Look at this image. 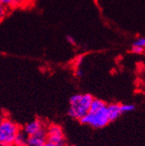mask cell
Masks as SVG:
<instances>
[{
	"mask_svg": "<svg viewBox=\"0 0 145 146\" xmlns=\"http://www.w3.org/2000/svg\"><path fill=\"white\" fill-rule=\"evenodd\" d=\"M20 127L10 119H3L0 125V144L2 146H13L14 138L20 130Z\"/></svg>",
	"mask_w": 145,
	"mask_h": 146,
	"instance_id": "obj_1",
	"label": "cell"
},
{
	"mask_svg": "<svg viewBox=\"0 0 145 146\" xmlns=\"http://www.w3.org/2000/svg\"><path fill=\"white\" fill-rule=\"evenodd\" d=\"M79 121L81 124H87L95 128H101L110 123L106 107L95 112H88L81 119H79Z\"/></svg>",
	"mask_w": 145,
	"mask_h": 146,
	"instance_id": "obj_2",
	"label": "cell"
},
{
	"mask_svg": "<svg viewBox=\"0 0 145 146\" xmlns=\"http://www.w3.org/2000/svg\"><path fill=\"white\" fill-rule=\"evenodd\" d=\"M93 100V96L90 94H81V98L79 100L77 105L75 106H70L68 115L72 119H81L83 117H85L89 111V107Z\"/></svg>",
	"mask_w": 145,
	"mask_h": 146,
	"instance_id": "obj_3",
	"label": "cell"
},
{
	"mask_svg": "<svg viewBox=\"0 0 145 146\" xmlns=\"http://www.w3.org/2000/svg\"><path fill=\"white\" fill-rule=\"evenodd\" d=\"M42 128H44V127H43V124H42L41 120L35 119L30 123H28L24 127L23 131L28 136H31V135H34L36 133H38Z\"/></svg>",
	"mask_w": 145,
	"mask_h": 146,
	"instance_id": "obj_4",
	"label": "cell"
},
{
	"mask_svg": "<svg viewBox=\"0 0 145 146\" xmlns=\"http://www.w3.org/2000/svg\"><path fill=\"white\" fill-rule=\"evenodd\" d=\"M107 109V113L109 117V120L110 122L115 121L116 119H118L120 115L122 114L120 111V105L117 104H111L106 106Z\"/></svg>",
	"mask_w": 145,
	"mask_h": 146,
	"instance_id": "obj_5",
	"label": "cell"
},
{
	"mask_svg": "<svg viewBox=\"0 0 145 146\" xmlns=\"http://www.w3.org/2000/svg\"><path fill=\"white\" fill-rule=\"evenodd\" d=\"M46 137H47V142L55 146H66V140H65V138H64L63 133L49 135H46Z\"/></svg>",
	"mask_w": 145,
	"mask_h": 146,
	"instance_id": "obj_6",
	"label": "cell"
},
{
	"mask_svg": "<svg viewBox=\"0 0 145 146\" xmlns=\"http://www.w3.org/2000/svg\"><path fill=\"white\" fill-rule=\"evenodd\" d=\"M28 135L24 132L23 130H19L18 133L16 134V136L14 138L13 145L15 146H26L27 141H28Z\"/></svg>",
	"mask_w": 145,
	"mask_h": 146,
	"instance_id": "obj_7",
	"label": "cell"
},
{
	"mask_svg": "<svg viewBox=\"0 0 145 146\" xmlns=\"http://www.w3.org/2000/svg\"><path fill=\"white\" fill-rule=\"evenodd\" d=\"M106 106H107V104L104 103L103 100L97 99V98H93V100L92 101V103L90 104L88 112H95V111H99V110L103 109V108H104Z\"/></svg>",
	"mask_w": 145,
	"mask_h": 146,
	"instance_id": "obj_8",
	"label": "cell"
},
{
	"mask_svg": "<svg viewBox=\"0 0 145 146\" xmlns=\"http://www.w3.org/2000/svg\"><path fill=\"white\" fill-rule=\"evenodd\" d=\"M45 143H46V139L35 135L28 136L27 141V144L30 146H44Z\"/></svg>",
	"mask_w": 145,
	"mask_h": 146,
	"instance_id": "obj_9",
	"label": "cell"
},
{
	"mask_svg": "<svg viewBox=\"0 0 145 146\" xmlns=\"http://www.w3.org/2000/svg\"><path fill=\"white\" fill-rule=\"evenodd\" d=\"M14 1V8L16 7H21V8H24L30 5L32 0H13Z\"/></svg>",
	"mask_w": 145,
	"mask_h": 146,
	"instance_id": "obj_10",
	"label": "cell"
},
{
	"mask_svg": "<svg viewBox=\"0 0 145 146\" xmlns=\"http://www.w3.org/2000/svg\"><path fill=\"white\" fill-rule=\"evenodd\" d=\"M134 110H135V105H134V104H122V105H120L121 113L133 111H134Z\"/></svg>",
	"mask_w": 145,
	"mask_h": 146,
	"instance_id": "obj_11",
	"label": "cell"
},
{
	"mask_svg": "<svg viewBox=\"0 0 145 146\" xmlns=\"http://www.w3.org/2000/svg\"><path fill=\"white\" fill-rule=\"evenodd\" d=\"M81 98V94H74L70 98V106H75L77 104V103L79 102Z\"/></svg>",
	"mask_w": 145,
	"mask_h": 146,
	"instance_id": "obj_12",
	"label": "cell"
},
{
	"mask_svg": "<svg viewBox=\"0 0 145 146\" xmlns=\"http://www.w3.org/2000/svg\"><path fill=\"white\" fill-rule=\"evenodd\" d=\"M7 12H8V9L0 3V23H1V21L5 19V17L6 16Z\"/></svg>",
	"mask_w": 145,
	"mask_h": 146,
	"instance_id": "obj_13",
	"label": "cell"
},
{
	"mask_svg": "<svg viewBox=\"0 0 145 146\" xmlns=\"http://www.w3.org/2000/svg\"><path fill=\"white\" fill-rule=\"evenodd\" d=\"M1 3L4 6H5L7 9L8 8H14V1L13 0H0Z\"/></svg>",
	"mask_w": 145,
	"mask_h": 146,
	"instance_id": "obj_14",
	"label": "cell"
},
{
	"mask_svg": "<svg viewBox=\"0 0 145 146\" xmlns=\"http://www.w3.org/2000/svg\"><path fill=\"white\" fill-rule=\"evenodd\" d=\"M145 46V38H140L137 40H135L133 44V46H140V47H144Z\"/></svg>",
	"mask_w": 145,
	"mask_h": 146,
	"instance_id": "obj_15",
	"label": "cell"
},
{
	"mask_svg": "<svg viewBox=\"0 0 145 146\" xmlns=\"http://www.w3.org/2000/svg\"><path fill=\"white\" fill-rule=\"evenodd\" d=\"M132 52L137 54H142L144 52V47L140 46H132Z\"/></svg>",
	"mask_w": 145,
	"mask_h": 146,
	"instance_id": "obj_16",
	"label": "cell"
},
{
	"mask_svg": "<svg viewBox=\"0 0 145 146\" xmlns=\"http://www.w3.org/2000/svg\"><path fill=\"white\" fill-rule=\"evenodd\" d=\"M67 40L71 44V45H75V44H76V41H75V39L73 38H72V36H67Z\"/></svg>",
	"mask_w": 145,
	"mask_h": 146,
	"instance_id": "obj_17",
	"label": "cell"
},
{
	"mask_svg": "<svg viewBox=\"0 0 145 146\" xmlns=\"http://www.w3.org/2000/svg\"><path fill=\"white\" fill-rule=\"evenodd\" d=\"M76 75L77 77H82L83 76V70H80V69H77V72H76Z\"/></svg>",
	"mask_w": 145,
	"mask_h": 146,
	"instance_id": "obj_18",
	"label": "cell"
},
{
	"mask_svg": "<svg viewBox=\"0 0 145 146\" xmlns=\"http://www.w3.org/2000/svg\"><path fill=\"white\" fill-rule=\"evenodd\" d=\"M44 146H55V145H54V144H52V143H48V142H46L45 144H44Z\"/></svg>",
	"mask_w": 145,
	"mask_h": 146,
	"instance_id": "obj_19",
	"label": "cell"
},
{
	"mask_svg": "<svg viewBox=\"0 0 145 146\" xmlns=\"http://www.w3.org/2000/svg\"><path fill=\"white\" fill-rule=\"evenodd\" d=\"M2 121H3V119H2V117L0 116V125H1V123H2Z\"/></svg>",
	"mask_w": 145,
	"mask_h": 146,
	"instance_id": "obj_20",
	"label": "cell"
},
{
	"mask_svg": "<svg viewBox=\"0 0 145 146\" xmlns=\"http://www.w3.org/2000/svg\"><path fill=\"white\" fill-rule=\"evenodd\" d=\"M26 146H30V145H28V144H27V145H26Z\"/></svg>",
	"mask_w": 145,
	"mask_h": 146,
	"instance_id": "obj_21",
	"label": "cell"
},
{
	"mask_svg": "<svg viewBox=\"0 0 145 146\" xmlns=\"http://www.w3.org/2000/svg\"><path fill=\"white\" fill-rule=\"evenodd\" d=\"M74 146H76V145H74Z\"/></svg>",
	"mask_w": 145,
	"mask_h": 146,
	"instance_id": "obj_22",
	"label": "cell"
}]
</instances>
